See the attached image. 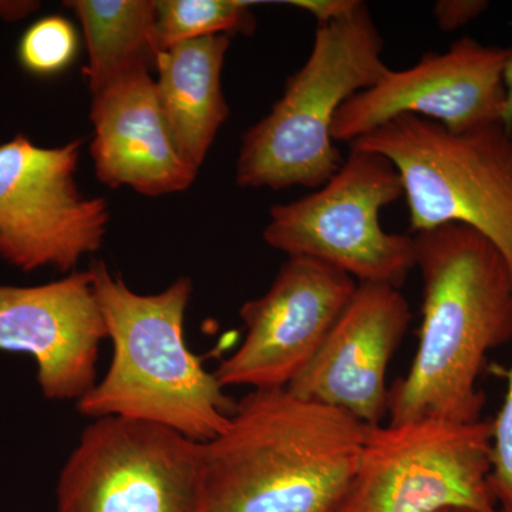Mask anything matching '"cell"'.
<instances>
[{
  "label": "cell",
  "instance_id": "obj_1",
  "mask_svg": "<svg viewBox=\"0 0 512 512\" xmlns=\"http://www.w3.org/2000/svg\"><path fill=\"white\" fill-rule=\"evenodd\" d=\"M423 279L419 345L389 387V424L481 420L477 387L488 353L512 339V272L493 242L461 224L417 232Z\"/></svg>",
  "mask_w": 512,
  "mask_h": 512
},
{
  "label": "cell",
  "instance_id": "obj_2",
  "mask_svg": "<svg viewBox=\"0 0 512 512\" xmlns=\"http://www.w3.org/2000/svg\"><path fill=\"white\" fill-rule=\"evenodd\" d=\"M369 427L288 389L251 390L204 443V512H339Z\"/></svg>",
  "mask_w": 512,
  "mask_h": 512
},
{
  "label": "cell",
  "instance_id": "obj_3",
  "mask_svg": "<svg viewBox=\"0 0 512 512\" xmlns=\"http://www.w3.org/2000/svg\"><path fill=\"white\" fill-rule=\"evenodd\" d=\"M90 272L113 356L106 375L77 402V410L93 420L151 421L198 443L220 436L237 403L185 342L191 279L183 276L164 291L141 295L103 261H94Z\"/></svg>",
  "mask_w": 512,
  "mask_h": 512
},
{
  "label": "cell",
  "instance_id": "obj_4",
  "mask_svg": "<svg viewBox=\"0 0 512 512\" xmlns=\"http://www.w3.org/2000/svg\"><path fill=\"white\" fill-rule=\"evenodd\" d=\"M383 47L369 8L359 0L345 15L318 23L308 60L289 77L271 113L242 137L239 187L318 190L328 183L343 164L333 121L346 101L375 86L390 69Z\"/></svg>",
  "mask_w": 512,
  "mask_h": 512
},
{
  "label": "cell",
  "instance_id": "obj_5",
  "mask_svg": "<svg viewBox=\"0 0 512 512\" xmlns=\"http://www.w3.org/2000/svg\"><path fill=\"white\" fill-rule=\"evenodd\" d=\"M349 147L380 154L399 171L414 234L467 225L493 242L512 272V131L504 124L453 133L406 114Z\"/></svg>",
  "mask_w": 512,
  "mask_h": 512
},
{
  "label": "cell",
  "instance_id": "obj_6",
  "mask_svg": "<svg viewBox=\"0 0 512 512\" xmlns=\"http://www.w3.org/2000/svg\"><path fill=\"white\" fill-rule=\"evenodd\" d=\"M403 197L402 178L386 157L352 147L328 183L271 208L264 239L269 247L315 259L359 284L400 289L416 268V242L412 235L384 231L380 211Z\"/></svg>",
  "mask_w": 512,
  "mask_h": 512
},
{
  "label": "cell",
  "instance_id": "obj_7",
  "mask_svg": "<svg viewBox=\"0 0 512 512\" xmlns=\"http://www.w3.org/2000/svg\"><path fill=\"white\" fill-rule=\"evenodd\" d=\"M491 421L370 426L339 512L493 511Z\"/></svg>",
  "mask_w": 512,
  "mask_h": 512
},
{
  "label": "cell",
  "instance_id": "obj_8",
  "mask_svg": "<svg viewBox=\"0 0 512 512\" xmlns=\"http://www.w3.org/2000/svg\"><path fill=\"white\" fill-rule=\"evenodd\" d=\"M204 501V443L128 417L94 419L56 483V512H204Z\"/></svg>",
  "mask_w": 512,
  "mask_h": 512
},
{
  "label": "cell",
  "instance_id": "obj_9",
  "mask_svg": "<svg viewBox=\"0 0 512 512\" xmlns=\"http://www.w3.org/2000/svg\"><path fill=\"white\" fill-rule=\"evenodd\" d=\"M82 146L39 147L23 134L0 146V259L23 272H70L99 251L109 207L77 187Z\"/></svg>",
  "mask_w": 512,
  "mask_h": 512
},
{
  "label": "cell",
  "instance_id": "obj_10",
  "mask_svg": "<svg viewBox=\"0 0 512 512\" xmlns=\"http://www.w3.org/2000/svg\"><path fill=\"white\" fill-rule=\"evenodd\" d=\"M512 49L463 37L444 53H426L406 70L346 101L332 126L335 143L352 144L399 116L436 121L453 133L503 124L504 70Z\"/></svg>",
  "mask_w": 512,
  "mask_h": 512
},
{
  "label": "cell",
  "instance_id": "obj_11",
  "mask_svg": "<svg viewBox=\"0 0 512 512\" xmlns=\"http://www.w3.org/2000/svg\"><path fill=\"white\" fill-rule=\"evenodd\" d=\"M359 282L306 256H288L271 288L239 309L247 335L215 370L221 386L288 389L325 342Z\"/></svg>",
  "mask_w": 512,
  "mask_h": 512
},
{
  "label": "cell",
  "instance_id": "obj_12",
  "mask_svg": "<svg viewBox=\"0 0 512 512\" xmlns=\"http://www.w3.org/2000/svg\"><path fill=\"white\" fill-rule=\"evenodd\" d=\"M109 339L90 269L39 286L0 285V352L35 359L43 396L79 402Z\"/></svg>",
  "mask_w": 512,
  "mask_h": 512
},
{
  "label": "cell",
  "instance_id": "obj_13",
  "mask_svg": "<svg viewBox=\"0 0 512 512\" xmlns=\"http://www.w3.org/2000/svg\"><path fill=\"white\" fill-rule=\"evenodd\" d=\"M410 320L409 302L400 289L359 284L289 392L379 426L387 416V369Z\"/></svg>",
  "mask_w": 512,
  "mask_h": 512
},
{
  "label": "cell",
  "instance_id": "obj_14",
  "mask_svg": "<svg viewBox=\"0 0 512 512\" xmlns=\"http://www.w3.org/2000/svg\"><path fill=\"white\" fill-rule=\"evenodd\" d=\"M92 157L110 188L123 185L148 197L187 190L198 171L175 146L150 70L127 74L93 96Z\"/></svg>",
  "mask_w": 512,
  "mask_h": 512
},
{
  "label": "cell",
  "instance_id": "obj_15",
  "mask_svg": "<svg viewBox=\"0 0 512 512\" xmlns=\"http://www.w3.org/2000/svg\"><path fill=\"white\" fill-rule=\"evenodd\" d=\"M229 36L187 40L158 53V100L175 146L195 170H200L229 107L221 87V73Z\"/></svg>",
  "mask_w": 512,
  "mask_h": 512
},
{
  "label": "cell",
  "instance_id": "obj_16",
  "mask_svg": "<svg viewBox=\"0 0 512 512\" xmlns=\"http://www.w3.org/2000/svg\"><path fill=\"white\" fill-rule=\"evenodd\" d=\"M64 5L82 22L89 52L83 73L93 96L127 74L156 67V0H72Z\"/></svg>",
  "mask_w": 512,
  "mask_h": 512
},
{
  "label": "cell",
  "instance_id": "obj_17",
  "mask_svg": "<svg viewBox=\"0 0 512 512\" xmlns=\"http://www.w3.org/2000/svg\"><path fill=\"white\" fill-rule=\"evenodd\" d=\"M252 5L248 0H156L157 52L200 37L252 35Z\"/></svg>",
  "mask_w": 512,
  "mask_h": 512
},
{
  "label": "cell",
  "instance_id": "obj_18",
  "mask_svg": "<svg viewBox=\"0 0 512 512\" xmlns=\"http://www.w3.org/2000/svg\"><path fill=\"white\" fill-rule=\"evenodd\" d=\"M77 53V33L62 16H47L33 23L19 45L22 66L37 76L63 72Z\"/></svg>",
  "mask_w": 512,
  "mask_h": 512
},
{
  "label": "cell",
  "instance_id": "obj_19",
  "mask_svg": "<svg viewBox=\"0 0 512 512\" xmlns=\"http://www.w3.org/2000/svg\"><path fill=\"white\" fill-rule=\"evenodd\" d=\"M503 406L493 424L490 485L497 507L512 512V367Z\"/></svg>",
  "mask_w": 512,
  "mask_h": 512
},
{
  "label": "cell",
  "instance_id": "obj_20",
  "mask_svg": "<svg viewBox=\"0 0 512 512\" xmlns=\"http://www.w3.org/2000/svg\"><path fill=\"white\" fill-rule=\"evenodd\" d=\"M487 8L488 3L481 0H440L433 13L443 32H454L478 18Z\"/></svg>",
  "mask_w": 512,
  "mask_h": 512
},
{
  "label": "cell",
  "instance_id": "obj_21",
  "mask_svg": "<svg viewBox=\"0 0 512 512\" xmlns=\"http://www.w3.org/2000/svg\"><path fill=\"white\" fill-rule=\"evenodd\" d=\"M356 2L357 0H291L286 3L311 13L318 23H326L348 13Z\"/></svg>",
  "mask_w": 512,
  "mask_h": 512
},
{
  "label": "cell",
  "instance_id": "obj_22",
  "mask_svg": "<svg viewBox=\"0 0 512 512\" xmlns=\"http://www.w3.org/2000/svg\"><path fill=\"white\" fill-rule=\"evenodd\" d=\"M36 2H0V16L5 19H22L37 9Z\"/></svg>",
  "mask_w": 512,
  "mask_h": 512
},
{
  "label": "cell",
  "instance_id": "obj_23",
  "mask_svg": "<svg viewBox=\"0 0 512 512\" xmlns=\"http://www.w3.org/2000/svg\"><path fill=\"white\" fill-rule=\"evenodd\" d=\"M505 110L503 124L512 131V53L504 70Z\"/></svg>",
  "mask_w": 512,
  "mask_h": 512
},
{
  "label": "cell",
  "instance_id": "obj_24",
  "mask_svg": "<svg viewBox=\"0 0 512 512\" xmlns=\"http://www.w3.org/2000/svg\"><path fill=\"white\" fill-rule=\"evenodd\" d=\"M441 512H477V511H471V510H458V508H454V510H444V511H441ZM488 512H507V511L501 510V508H495V510H493V511H488Z\"/></svg>",
  "mask_w": 512,
  "mask_h": 512
}]
</instances>
